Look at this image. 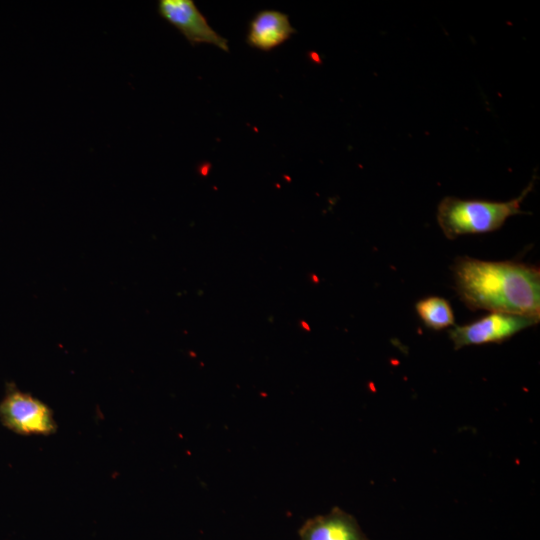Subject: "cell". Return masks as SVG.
Returning <instances> with one entry per match:
<instances>
[{
    "mask_svg": "<svg viewBox=\"0 0 540 540\" xmlns=\"http://www.w3.org/2000/svg\"><path fill=\"white\" fill-rule=\"evenodd\" d=\"M538 321L513 314L491 312L472 323L454 326L449 336L455 349L469 345L501 343Z\"/></svg>",
    "mask_w": 540,
    "mask_h": 540,
    "instance_id": "cell-4",
    "label": "cell"
},
{
    "mask_svg": "<svg viewBox=\"0 0 540 540\" xmlns=\"http://www.w3.org/2000/svg\"><path fill=\"white\" fill-rule=\"evenodd\" d=\"M294 33L288 15L276 10H263L250 22L247 43L256 49L270 51Z\"/></svg>",
    "mask_w": 540,
    "mask_h": 540,
    "instance_id": "cell-7",
    "label": "cell"
},
{
    "mask_svg": "<svg viewBox=\"0 0 540 540\" xmlns=\"http://www.w3.org/2000/svg\"><path fill=\"white\" fill-rule=\"evenodd\" d=\"M158 12L192 45L205 43L229 51L227 40L218 34L192 0H160Z\"/></svg>",
    "mask_w": 540,
    "mask_h": 540,
    "instance_id": "cell-5",
    "label": "cell"
},
{
    "mask_svg": "<svg viewBox=\"0 0 540 540\" xmlns=\"http://www.w3.org/2000/svg\"><path fill=\"white\" fill-rule=\"evenodd\" d=\"M299 537L300 540H369L356 519L338 507L308 519L299 529Z\"/></svg>",
    "mask_w": 540,
    "mask_h": 540,
    "instance_id": "cell-6",
    "label": "cell"
},
{
    "mask_svg": "<svg viewBox=\"0 0 540 540\" xmlns=\"http://www.w3.org/2000/svg\"><path fill=\"white\" fill-rule=\"evenodd\" d=\"M416 312L422 322L431 329L440 330L454 325L455 317L450 303L437 296L419 300Z\"/></svg>",
    "mask_w": 540,
    "mask_h": 540,
    "instance_id": "cell-8",
    "label": "cell"
},
{
    "mask_svg": "<svg viewBox=\"0 0 540 540\" xmlns=\"http://www.w3.org/2000/svg\"><path fill=\"white\" fill-rule=\"evenodd\" d=\"M0 419L8 429L22 435H48L56 430L52 410L13 383L7 385L0 402Z\"/></svg>",
    "mask_w": 540,
    "mask_h": 540,
    "instance_id": "cell-3",
    "label": "cell"
},
{
    "mask_svg": "<svg viewBox=\"0 0 540 540\" xmlns=\"http://www.w3.org/2000/svg\"><path fill=\"white\" fill-rule=\"evenodd\" d=\"M456 291L471 310H488L540 320V270L514 261L457 259Z\"/></svg>",
    "mask_w": 540,
    "mask_h": 540,
    "instance_id": "cell-1",
    "label": "cell"
},
{
    "mask_svg": "<svg viewBox=\"0 0 540 540\" xmlns=\"http://www.w3.org/2000/svg\"><path fill=\"white\" fill-rule=\"evenodd\" d=\"M533 183L531 181L521 195L509 201L467 200L447 196L438 205L437 222L448 239L498 230L509 217L523 213L521 204Z\"/></svg>",
    "mask_w": 540,
    "mask_h": 540,
    "instance_id": "cell-2",
    "label": "cell"
}]
</instances>
